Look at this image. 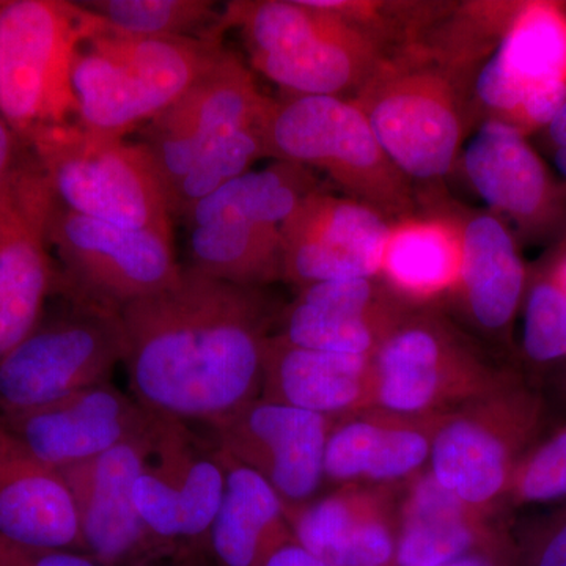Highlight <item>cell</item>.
I'll return each instance as SVG.
<instances>
[{
	"label": "cell",
	"instance_id": "1",
	"mask_svg": "<svg viewBox=\"0 0 566 566\" xmlns=\"http://www.w3.org/2000/svg\"><path fill=\"white\" fill-rule=\"evenodd\" d=\"M129 390L147 411L211 424L262 397L277 308L263 289L192 268L120 312Z\"/></svg>",
	"mask_w": 566,
	"mask_h": 566
},
{
	"label": "cell",
	"instance_id": "2",
	"mask_svg": "<svg viewBox=\"0 0 566 566\" xmlns=\"http://www.w3.org/2000/svg\"><path fill=\"white\" fill-rule=\"evenodd\" d=\"M222 28L238 29L253 69L293 96L345 98L385 61L364 25L316 0L230 2Z\"/></svg>",
	"mask_w": 566,
	"mask_h": 566
},
{
	"label": "cell",
	"instance_id": "3",
	"mask_svg": "<svg viewBox=\"0 0 566 566\" xmlns=\"http://www.w3.org/2000/svg\"><path fill=\"white\" fill-rule=\"evenodd\" d=\"M226 51L222 40L151 39L103 28L81 44L74 61L77 123L126 139L172 106Z\"/></svg>",
	"mask_w": 566,
	"mask_h": 566
},
{
	"label": "cell",
	"instance_id": "4",
	"mask_svg": "<svg viewBox=\"0 0 566 566\" xmlns=\"http://www.w3.org/2000/svg\"><path fill=\"white\" fill-rule=\"evenodd\" d=\"M315 192L307 167L277 161L205 197L186 216L189 268L218 281L263 289L282 277V230Z\"/></svg>",
	"mask_w": 566,
	"mask_h": 566
},
{
	"label": "cell",
	"instance_id": "5",
	"mask_svg": "<svg viewBox=\"0 0 566 566\" xmlns=\"http://www.w3.org/2000/svg\"><path fill=\"white\" fill-rule=\"evenodd\" d=\"M103 28L81 2H0V117L21 140L77 122L74 61L81 44Z\"/></svg>",
	"mask_w": 566,
	"mask_h": 566
},
{
	"label": "cell",
	"instance_id": "6",
	"mask_svg": "<svg viewBox=\"0 0 566 566\" xmlns=\"http://www.w3.org/2000/svg\"><path fill=\"white\" fill-rule=\"evenodd\" d=\"M62 207L129 229L172 237L166 192L139 142L102 136L77 122L22 139Z\"/></svg>",
	"mask_w": 566,
	"mask_h": 566
},
{
	"label": "cell",
	"instance_id": "7",
	"mask_svg": "<svg viewBox=\"0 0 566 566\" xmlns=\"http://www.w3.org/2000/svg\"><path fill=\"white\" fill-rule=\"evenodd\" d=\"M268 153L315 167L386 219L411 210V188L376 139L363 109L340 96H293L271 104Z\"/></svg>",
	"mask_w": 566,
	"mask_h": 566
},
{
	"label": "cell",
	"instance_id": "8",
	"mask_svg": "<svg viewBox=\"0 0 566 566\" xmlns=\"http://www.w3.org/2000/svg\"><path fill=\"white\" fill-rule=\"evenodd\" d=\"M545 412L542 395L513 374L442 417L428 472L465 505L494 517L506 504L517 463L542 436Z\"/></svg>",
	"mask_w": 566,
	"mask_h": 566
},
{
	"label": "cell",
	"instance_id": "9",
	"mask_svg": "<svg viewBox=\"0 0 566 566\" xmlns=\"http://www.w3.org/2000/svg\"><path fill=\"white\" fill-rule=\"evenodd\" d=\"M126 352L120 314L65 300L0 360V422L109 382Z\"/></svg>",
	"mask_w": 566,
	"mask_h": 566
},
{
	"label": "cell",
	"instance_id": "10",
	"mask_svg": "<svg viewBox=\"0 0 566 566\" xmlns=\"http://www.w3.org/2000/svg\"><path fill=\"white\" fill-rule=\"evenodd\" d=\"M48 237L57 255V293L65 300L120 314L181 274L172 237L88 218L59 202Z\"/></svg>",
	"mask_w": 566,
	"mask_h": 566
},
{
	"label": "cell",
	"instance_id": "11",
	"mask_svg": "<svg viewBox=\"0 0 566 566\" xmlns=\"http://www.w3.org/2000/svg\"><path fill=\"white\" fill-rule=\"evenodd\" d=\"M513 374L486 363L444 323L406 315L374 354L371 409L447 416L497 389Z\"/></svg>",
	"mask_w": 566,
	"mask_h": 566
},
{
	"label": "cell",
	"instance_id": "12",
	"mask_svg": "<svg viewBox=\"0 0 566 566\" xmlns=\"http://www.w3.org/2000/svg\"><path fill=\"white\" fill-rule=\"evenodd\" d=\"M356 95L387 158L408 180L450 172L463 126L455 88L441 70L385 57Z\"/></svg>",
	"mask_w": 566,
	"mask_h": 566
},
{
	"label": "cell",
	"instance_id": "13",
	"mask_svg": "<svg viewBox=\"0 0 566 566\" xmlns=\"http://www.w3.org/2000/svg\"><path fill=\"white\" fill-rule=\"evenodd\" d=\"M226 482V458L212 439L163 417L134 485V504L155 549L208 546Z\"/></svg>",
	"mask_w": 566,
	"mask_h": 566
},
{
	"label": "cell",
	"instance_id": "14",
	"mask_svg": "<svg viewBox=\"0 0 566 566\" xmlns=\"http://www.w3.org/2000/svg\"><path fill=\"white\" fill-rule=\"evenodd\" d=\"M475 92L499 120L524 134L545 128L566 102V7L516 3Z\"/></svg>",
	"mask_w": 566,
	"mask_h": 566
},
{
	"label": "cell",
	"instance_id": "15",
	"mask_svg": "<svg viewBox=\"0 0 566 566\" xmlns=\"http://www.w3.org/2000/svg\"><path fill=\"white\" fill-rule=\"evenodd\" d=\"M57 199L25 147L10 191L0 203V360L35 329L57 292L50 221Z\"/></svg>",
	"mask_w": 566,
	"mask_h": 566
},
{
	"label": "cell",
	"instance_id": "16",
	"mask_svg": "<svg viewBox=\"0 0 566 566\" xmlns=\"http://www.w3.org/2000/svg\"><path fill=\"white\" fill-rule=\"evenodd\" d=\"M271 103L243 61L233 52H223L185 95L142 128L137 142L155 164L166 200L208 148L262 120Z\"/></svg>",
	"mask_w": 566,
	"mask_h": 566
},
{
	"label": "cell",
	"instance_id": "17",
	"mask_svg": "<svg viewBox=\"0 0 566 566\" xmlns=\"http://www.w3.org/2000/svg\"><path fill=\"white\" fill-rule=\"evenodd\" d=\"M334 422L260 397L208 428L219 450L263 476L290 512L314 501L322 486Z\"/></svg>",
	"mask_w": 566,
	"mask_h": 566
},
{
	"label": "cell",
	"instance_id": "18",
	"mask_svg": "<svg viewBox=\"0 0 566 566\" xmlns=\"http://www.w3.org/2000/svg\"><path fill=\"white\" fill-rule=\"evenodd\" d=\"M389 234L385 216L368 205L312 192L283 226L282 277L300 290L374 279Z\"/></svg>",
	"mask_w": 566,
	"mask_h": 566
},
{
	"label": "cell",
	"instance_id": "19",
	"mask_svg": "<svg viewBox=\"0 0 566 566\" xmlns=\"http://www.w3.org/2000/svg\"><path fill=\"white\" fill-rule=\"evenodd\" d=\"M161 423L158 417L148 430L102 457L62 471L80 516L84 553L103 566H137L156 551L134 504V485Z\"/></svg>",
	"mask_w": 566,
	"mask_h": 566
},
{
	"label": "cell",
	"instance_id": "20",
	"mask_svg": "<svg viewBox=\"0 0 566 566\" xmlns=\"http://www.w3.org/2000/svg\"><path fill=\"white\" fill-rule=\"evenodd\" d=\"M158 417L109 381L0 424L44 463L63 471L102 457L148 430Z\"/></svg>",
	"mask_w": 566,
	"mask_h": 566
},
{
	"label": "cell",
	"instance_id": "21",
	"mask_svg": "<svg viewBox=\"0 0 566 566\" xmlns=\"http://www.w3.org/2000/svg\"><path fill=\"white\" fill-rule=\"evenodd\" d=\"M464 172L494 211L527 234L553 232L566 218V188L554 181L526 134L499 118L482 123L464 151Z\"/></svg>",
	"mask_w": 566,
	"mask_h": 566
},
{
	"label": "cell",
	"instance_id": "22",
	"mask_svg": "<svg viewBox=\"0 0 566 566\" xmlns=\"http://www.w3.org/2000/svg\"><path fill=\"white\" fill-rule=\"evenodd\" d=\"M389 486L349 483L290 510L294 539L329 566L395 564L398 509Z\"/></svg>",
	"mask_w": 566,
	"mask_h": 566
},
{
	"label": "cell",
	"instance_id": "23",
	"mask_svg": "<svg viewBox=\"0 0 566 566\" xmlns=\"http://www.w3.org/2000/svg\"><path fill=\"white\" fill-rule=\"evenodd\" d=\"M374 279H345L301 290L281 315L283 340L303 348L374 356L406 314Z\"/></svg>",
	"mask_w": 566,
	"mask_h": 566
},
{
	"label": "cell",
	"instance_id": "24",
	"mask_svg": "<svg viewBox=\"0 0 566 566\" xmlns=\"http://www.w3.org/2000/svg\"><path fill=\"white\" fill-rule=\"evenodd\" d=\"M0 536L40 549L81 551L69 482L0 424Z\"/></svg>",
	"mask_w": 566,
	"mask_h": 566
},
{
	"label": "cell",
	"instance_id": "25",
	"mask_svg": "<svg viewBox=\"0 0 566 566\" xmlns=\"http://www.w3.org/2000/svg\"><path fill=\"white\" fill-rule=\"evenodd\" d=\"M442 417L392 415L367 409L335 420L326 455L324 479L349 485H389L411 480L430 463L431 447Z\"/></svg>",
	"mask_w": 566,
	"mask_h": 566
},
{
	"label": "cell",
	"instance_id": "26",
	"mask_svg": "<svg viewBox=\"0 0 566 566\" xmlns=\"http://www.w3.org/2000/svg\"><path fill=\"white\" fill-rule=\"evenodd\" d=\"M374 356L303 348L271 335L262 398L333 420L374 408Z\"/></svg>",
	"mask_w": 566,
	"mask_h": 566
},
{
	"label": "cell",
	"instance_id": "27",
	"mask_svg": "<svg viewBox=\"0 0 566 566\" xmlns=\"http://www.w3.org/2000/svg\"><path fill=\"white\" fill-rule=\"evenodd\" d=\"M502 534L493 516L465 505L430 472H420L409 480L398 509L395 565L444 566Z\"/></svg>",
	"mask_w": 566,
	"mask_h": 566
},
{
	"label": "cell",
	"instance_id": "28",
	"mask_svg": "<svg viewBox=\"0 0 566 566\" xmlns=\"http://www.w3.org/2000/svg\"><path fill=\"white\" fill-rule=\"evenodd\" d=\"M526 290L515 237L497 216H475L461 232L460 292L469 314L486 333L506 335Z\"/></svg>",
	"mask_w": 566,
	"mask_h": 566
},
{
	"label": "cell",
	"instance_id": "29",
	"mask_svg": "<svg viewBox=\"0 0 566 566\" xmlns=\"http://www.w3.org/2000/svg\"><path fill=\"white\" fill-rule=\"evenodd\" d=\"M223 458L226 491L208 547L221 566H263L279 546L294 538L285 505L263 476L226 453Z\"/></svg>",
	"mask_w": 566,
	"mask_h": 566
},
{
	"label": "cell",
	"instance_id": "30",
	"mask_svg": "<svg viewBox=\"0 0 566 566\" xmlns=\"http://www.w3.org/2000/svg\"><path fill=\"white\" fill-rule=\"evenodd\" d=\"M379 274L397 300L428 303L460 290L461 233L444 221L406 219L390 227Z\"/></svg>",
	"mask_w": 566,
	"mask_h": 566
},
{
	"label": "cell",
	"instance_id": "31",
	"mask_svg": "<svg viewBox=\"0 0 566 566\" xmlns=\"http://www.w3.org/2000/svg\"><path fill=\"white\" fill-rule=\"evenodd\" d=\"M107 31L132 36L221 40L222 11L210 0H88L81 2Z\"/></svg>",
	"mask_w": 566,
	"mask_h": 566
},
{
	"label": "cell",
	"instance_id": "32",
	"mask_svg": "<svg viewBox=\"0 0 566 566\" xmlns=\"http://www.w3.org/2000/svg\"><path fill=\"white\" fill-rule=\"evenodd\" d=\"M268 115L270 111L262 120L244 126L212 145L192 164L191 169L167 193V208L172 219L185 221L186 216L200 200L219 191L241 175L251 172L253 164L270 156Z\"/></svg>",
	"mask_w": 566,
	"mask_h": 566
},
{
	"label": "cell",
	"instance_id": "33",
	"mask_svg": "<svg viewBox=\"0 0 566 566\" xmlns=\"http://www.w3.org/2000/svg\"><path fill=\"white\" fill-rule=\"evenodd\" d=\"M523 352L531 364L566 360V282L556 263L527 283L524 296Z\"/></svg>",
	"mask_w": 566,
	"mask_h": 566
},
{
	"label": "cell",
	"instance_id": "34",
	"mask_svg": "<svg viewBox=\"0 0 566 566\" xmlns=\"http://www.w3.org/2000/svg\"><path fill=\"white\" fill-rule=\"evenodd\" d=\"M566 499V424L538 439L521 458L510 483L506 504H549Z\"/></svg>",
	"mask_w": 566,
	"mask_h": 566
},
{
	"label": "cell",
	"instance_id": "35",
	"mask_svg": "<svg viewBox=\"0 0 566 566\" xmlns=\"http://www.w3.org/2000/svg\"><path fill=\"white\" fill-rule=\"evenodd\" d=\"M516 566H566V502L515 543Z\"/></svg>",
	"mask_w": 566,
	"mask_h": 566
},
{
	"label": "cell",
	"instance_id": "36",
	"mask_svg": "<svg viewBox=\"0 0 566 566\" xmlns=\"http://www.w3.org/2000/svg\"><path fill=\"white\" fill-rule=\"evenodd\" d=\"M0 566H103L81 551L40 549L0 536Z\"/></svg>",
	"mask_w": 566,
	"mask_h": 566
},
{
	"label": "cell",
	"instance_id": "37",
	"mask_svg": "<svg viewBox=\"0 0 566 566\" xmlns=\"http://www.w3.org/2000/svg\"><path fill=\"white\" fill-rule=\"evenodd\" d=\"M24 151V142L10 128L9 123L0 117V203L10 191Z\"/></svg>",
	"mask_w": 566,
	"mask_h": 566
},
{
	"label": "cell",
	"instance_id": "38",
	"mask_svg": "<svg viewBox=\"0 0 566 566\" xmlns=\"http://www.w3.org/2000/svg\"><path fill=\"white\" fill-rule=\"evenodd\" d=\"M444 566H516L515 542L502 534L494 542Z\"/></svg>",
	"mask_w": 566,
	"mask_h": 566
},
{
	"label": "cell",
	"instance_id": "39",
	"mask_svg": "<svg viewBox=\"0 0 566 566\" xmlns=\"http://www.w3.org/2000/svg\"><path fill=\"white\" fill-rule=\"evenodd\" d=\"M263 566H329L324 564L308 551H305L296 539L283 543L277 549L266 558Z\"/></svg>",
	"mask_w": 566,
	"mask_h": 566
},
{
	"label": "cell",
	"instance_id": "40",
	"mask_svg": "<svg viewBox=\"0 0 566 566\" xmlns=\"http://www.w3.org/2000/svg\"><path fill=\"white\" fill-rule=\"evenodd\" d=\"M546 137L554 150H566V102L553 120L545 126Z\"/></svg>",
	"mask_w": 566,
	"mask_h": 566
},
{
	"label": "cell",
	"instance_id": "41",
	"mask_svg": "<svg viewBox=\"0 0 566 566\" xmlns=\"http://www.w3.org/2000/svg\"><path fill=\"white\" fill-rule=\"evenodd\" d=\"M553 159L554 164H556L558 174H560L566 181V150H554Z\"/></svg>",
	"mask_w": 566,
	"mask_h": 566
},
{
	"label": "cell",
	"instance_id": "42",
	"mask_svg": "<svg viewBox=\"0 0 566 566\" xmlns=\"http://www.w3.org/2000/svg\"><path fill=\"white\" fill-rule=\"evenodd\" d=\"M558 390H560L562 397L566 400V365L564 371H562L560 381H558Z\"/></svg>",
	"mask_w": 566,
	"mask_h": 566
},
{
	"label": "cell",
	"instance_id": "43",
	"mask_svg": "<svg viewBox=\"0 0 566 566\" xmlns=\"http://www.w3.org/2000/svg\"><path fill=\"white\" fill-rule=\"evenodd\" d=\"M556 266L558 273H560L562 275V279H564V281L566 282V256H564V259L562 260H558V262H556Z\"/></svg>",
	"mask_w": 566,
	"mask_h": 566
}]
</instances>
